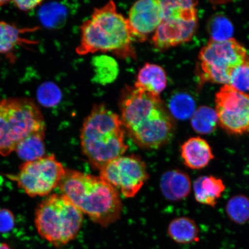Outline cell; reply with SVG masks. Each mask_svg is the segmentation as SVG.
Segmentation results:
<instances>
[{"instance_id": "6da1fadb", "label": "cell", "mask_w": 249, "mask_h": 249, "mask_svg": "<svg viewBox=\"0 0 249 249\" xmlns=\"http://www.w3.org/2000/svg\"><path fill=\"white\" fill-rule=\"evenodd\" d=\"M121 120L140 147L157 149L173 138L175 126L160 96L127 87L121 93Z\"/></svg>"}, {"instance_id": "7a4b0ae2", "label": "cell", "mask_w": 249, "mask_h": 249, "mask_svg": "<svg viewBox=\"0 0 249 249\" xmlns=\"http://www.w3.org/2000/svg\"><path fill=\"white\" fill-rule=\"evenodd\" d=\"M59 186L62 195L93 222L107 227L119 219V192L102 177L68 170Z\"/></svg>"}, {"instance_id": "3957f363", "label": "cell", "mask_w": 249, "mask_h": 249, "mask_svg": "<svg viewBox=\"0 0 249 249\" xmlns=\"http://www.w3.org/2000/svg\"><path fill=\"white\" fill-rule=\"evenodd\" d=\"M133 40L127 18L110 1L95 9L91 17L83 23L76 52L80 55L112 52L121 58H135Z\"/></svg>"}, {"instance_id": "277c9868", "label": "cell", "mask_w": 249, "mask_h": 249, "mask_svg": "<svg viewBox=\"0 0 249 249\" xmlns=\"http://www.w3.org/2000/svg\"><path fill=\"white\" fill-rule=\"evenodd\" d=\"M84 154L99 170L127 150L121 118L104 105L93 107L80 136Z\"/></svg>"}, {"instance_id": "5b68a950", "label": "cell", "mask_w": 249, "mask_h": 249, "mask_svg": "<svg viewBox=\"0 0 249 249\" xmlns=\"http://www.w3.org/2000/svg\"><path fill=\"white\" fill-rule=\"evenodd\" d=\"M44 119L35 103L27 98L0 101V155L7 157L31 134L45 132Z\"/></svg>"}, {"instance_id": "8992f818", "label": "cell", "mask_w": 249, "mask_h": 249, "mask_svg": "<svg viewBox=\"0 0 249 249\" xmlns=\"http://www.w3.org/2000/svg\"><path fill=\"white\" fill-rule=\"evenodd\" d=\"M83 213L66 196H49L37 208L35 224L39 234L56 247L73 240L83 223Z\"/></svg>"}, {"instance_id": "52a82bcc", "label": "cell", "mask_w": 249, "mask_h": 249, "mask_svg": "<svg viewBox=\"0 0 249 249\" xmlns=\"http://www.w3.org/2000/svg\"><path fill=\"white\" fill-rule=\"evenodd\" d=\"M195 1H160L161 19L155 30L152 42L163 49L189 41L197 26Z\"/></svg>"}, {"instance_id": "ba28073f", "label": "cell", "mask_w": 249, "mask_h": 249, "mask_svg": "<svg viewBox=\"0 0 249 249\" xmlns=\"http://www.w3.org/2000/svg\"><path fill=\"white\" fill-rule=\"evenodd\" d=\"M247 56V50L235 39L210 40L198 56L202 77L211 82L229 85L232 71L248 61Z\"/></svg>"}, {"instance_id": "9c48e42d", "label": "cell", "mask_w": 249, "mask_h": 249, "mask_svg": "<svg viewBox=\"0 0 249 249\" xmlns=\"http://www.w3.org/2000/svg\"><path fill=\"white\" fill-rule=\"evenodd\" d=\"M66 170L54 155L24 161L14 179L31 197L48 195L60 185Z\"/></svg>"}, {"instance_id": "30bf717a", "label": "cell", "mask_w": 249, "mask_h": 249, "mask_svg": "<svg viewBox=\"0 0 249 249\" xmlns=\"http://www.w3.org/2000/svg\"><path fill=\"white\" fill-rule=\"evenodd\" d=\"M100 171V177L127 198L138 194L149 176L144 161L135 155H123L114 159Z\"/></svg>"}, {"instance_id": "8fae6325", "label": "cell", "mask_w": 249, "mask_h": 249, "mask_svg": "<svg viewBox=\"0 0 249 249\" xmlns=\"http://www.w3.org/2000/svg\"><path fill=\"white\" fill-rule=\"evenodd\" d=\"M218 123L232 135L249 133V95L224 85L216 95Z\"/></svg>"}, {"instance_id": "7c38bea8", "label": "cell", "mask_w": 249, "mask_h": 249, "mask_svg": "<svg viewBox=\"0 0 249 249\" xmlns=\"http://www.w3.org/2000/svg\"><path fill=\"white\" fill-rule=\"evenodd\" d=\"M161 19V9L158 0H142L130 8L127 18L133 40L144 42L155 32Z\"/></svg>"}, {"instance_id": "4fadbf2b", "label": "cell", "mask_w": 249, "mask_h": 249, "mask_svg": "<svg viewBox=\"0 0 249 249\" xmlns=\"http://www.w3.org/2000/svg\"><path fill=\"white\" fill-rule=\"evenodd\" d=\"M180 155L185 166L192 170L204 169L214 160L213 149L206 140L193 137L180 146Z\"/></svg>"}, {"instance_id": "5bb4252c", "label": "cell", "mask_w": 249, "mask_h": 249, "mask_svg": "<svg viewBox=\"0 0 249 249\" xmlns=\"http://www.w3.org/2000/svg\"><path fill=\"white\" fill-rule=\"evenodd\" d=\"M160 190L164 197L171 201H178L188 197L192 189L188 174L179 170L166 171L161 176Z\"/></svg>"}, {"instance_id": "9a60e30c", "label": "cell", "mask_w": 249, "mask_h": 249, "mask_svg": "<svg viewBox=\"0 0 249 249\" xmlns=\"http://www.w3.org/2000/svg\"><path fill=\"white\" fill-rule=\"evenodd\" d=\"M225 189L223 180L213 176H201L194 183L196 201L211 207L215 206Z\"/></svg>"}, {"instance_id": "2e32d148", "label": "cell", "mask_w": 249, "mask_h": 249, "mask_svg": "<svg viewBox=\"0 0 249 249\" xmlns=\"http://www.w3.org/2000/svg\"><path fill=\"white\" fill-rule=\"evenodd\" d=\"M166 74L163 68L158 65L147 63L139 71L134 87L142 91L160 96L166 88Z\"/></svg>"}, {"instance_id": "e0dca14e", "label": "cell", "mask_w": 249, "mask_h": 249, "mask_svg": "<svg viewBox=\"0 0 249 249\" xmlns=\"http://www.w3.org/2000/svg\"><path fill=\"white\" fill-rule=\"evenodd\" d=\"M167 234L176 244L189 245L200 241V230L194 220L188 217H178L171 221Z\"/></svg>"}, {"instance_id": "ac0fdd59", "label": "cell", "mask_w": 249, "mask_h": 249, "mask_svg": "<svg viewBox=\"0 0 249 249\" xmlns=\"http://www.w3.org/2000/svg\"><path fill=\"white\" fill-rule=\"evenodd\" d=\"M45 132L31 134L18 144L15 152L24 161L43 157L45 152Z\"/></svg>"}, {"instance_id": "d6986e66", "label": "cell", "mask_w": 249, "mask_h": 249, "mask_svg": "<svg viewBox=\"0 0 249 249\" xmlns=\"http://www.w3.org/2000/svg\"><path fill=\"white\" fill-rule=\"evenodd\" d=\"M92 65L95 72L93 80L96 83L105 85L116 79L119 70L114 58L107 55L96 56L93 58Z\"/></svg>"}, {"instance_id": "ffe728a7", "label": "cell", "mask_w": 249, "mask_h": 249, "mask_svg": "<svg viewBox=\"0 0 249 249\" xmlns=\"http://www.w3.org/2000/svg\"><path fill=\"white\" fill-rule=\"evenodd\" d=\"M218 123L216 111L210 107H199L191 118L193 129L201 135H209L213 132Z\"/></svg>"}, {"instance_id": "44dd1931", "label": "cell", "mask_w": 249, "mask_h": 249, "mask_svg": "<svg viewBox=\"0 0 249 249\" xmlns=\"http://www.w3.org/2000/svg\"><path fill=\"white\" fill-rule=\"evenodd\" d=\"M226 211L231 222L244 225L249 220V198L244 195L233 196L227 201Z\"/></svg>"}, {"instance_id": "7402d4cb", "label": "cell", "mask_w": 249, "mask_h": 249, "mask_svg": "<svg viewBox=\"0 0 249 249\" xmlns=\"http://www.w3.org/2000/svg\"><path fill=\"white\" fill-rule=\"evenodd\" d=\"M68 10L66 5L61 3H50L43 6L40 12V18L46 26L58 28L63 26L67 19Z\"/></svg>"}, {"instance_id": "603a6c76", "label": "cell", "mask_w": 249, "mask_h": 249, "mask_svg": "<svg viewBox=\"0 0 249 249\" xmlns=\"http://www.w3.org/2000/svg\"><path fill=\"white\" fill-rule=\"evenodd\" d=\"M23 31L14 25L0 21V54L8 53L22 41Z\"/></svg>"}, {"instance_id": "cb8c5ba5", "label": "cell", "mask_w": 249, "mask_h": 249, "mask_svg": "<svg viewBox=\"0 0 249 249\" xmlns=\"http://www.w3.org/2000/svg\"><path fill=\"white\" fill-rule=\"evenodd\" d=\"M195 102L193 99L183 93L173 96L170 102L171 113L179 120H187L192 117L195 113Z\"/></svg>"}, {"instance_id": "d4e9b609", "label": "cell", "mask_w": 249, "mask_h": 249, "mask_svg": "<svg viewBox=\"0 0 249 249\" xmlns=\"http://www.w3.org/2000/svg\"><path fill=\"white\" fill-rule=\"evenodd\" d=\"M209 31L211 37V40L219 42L232 38V25L223 16H216L211 20Z\"/></svg>"}, {"instance_id": "484cf974", "label": "cell", "mask_w": 249, "mask_h": 249, "mask_svg": "<svg viewBox=\"0 0 249 249\" xmlns=\"http://www.w3.org/2000/svg\"><path fill=\"white\" fill-rule=\"evenodd\" d=\"M37 97L40 104L43 107H53L60 102L61 92L54 83H46L39 87Z\"/></svg>"}, {"instance_id": "4316f807", "label": "cell", "mask_w": 249, "mask_h": 249, "mask_svg": "<svg viewBox=\"0 0 249 249\" xmlns=\"http://www.w3.org/2000/svg\"><path fill=\"white\" fill-rule=\"evenodd\" d=\"M228 85L239 91L249 95V65L248 61L232 71Z\"/></svg>"}, {"instance_id": "83f0119b", "label": "cell", "mask_w": 249, "mask_h": 249, "mask_svg": "<svg viewBox=\"0 0 249 249\" xmlns=\"http://www.w3.org/2000/svg\"><path fill=\"white\" fill-rule=\"evenodd\" d=\"M14 219L10 212L0 211V231H7L14 226Z\"/></svg>"}, {"instance_id": "f1b7e54d", "label": "cell", "mask_w": 249, "mask_h": 249, "mask_svg": "<svg viewBox=\"0 0 249 249\" xmlns=\"http://www.w3.org/2000/svg\"><path fill=\"white\" fill-rule=\"evenodd\" d=\"M16 7L23 11H29L42 3V1H13Z\"/></svg>"}, {"instance_id": "f546056e", "label": "cell", "mask_w": 249, "mask_h": 249, "mask_svg": "<svg viewBox=\"0 0 249 249\" xmlns=\"http://www.w3.org/2000/svg\"><path fill=\"white\" fill-rule=\"evenodd\" d=\"M0 249H12L9 245L6 244H0Z\"/></svg>"}, {"instance_id": "4dcf8cb0", "label": "cell", "mask_w": 249, "mask_h": 249, "mask_svg": "<svg viewBox=\"0 0 249 249\" xmlns=\"http://www.w3.org/2000/svg\"><path fill=\"white\" fill-rule=\"evenodd\" d=\"M10 2H11V1H2V0H1V1H0V7H2V6L4 5H7V4H9V3H10Z\"/></svg>"}, {"instance_id": "1f68e13d", "label": "cell", "mask_w": 249, "mask_h": 249, "mask_svg": "<svg viewBox=\"0 0 249 249\" xmlns=\"http://www.w3.org/2000/svg\"><path fill=\"white\" fill-rule=\"evenodd\" d=\"M248 64H249V60H248Z\"/></svg>"}]
</instances>
